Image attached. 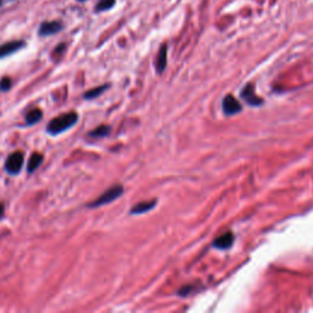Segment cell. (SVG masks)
Segmentation results:
<instances>
[{
  "instance_id": "7",
  "label": "cell",
  "mask_w": 313,
  "mask_h": 313,
  "mask_svg": "<svg viewBox=\"0 0 313 313\" xmlns=\"http://www.w3.org/2000/svg\"><path fill=\"white\" fill-rule=\"evenodd\" d=\"M232 242H234V235L232 232H226V234L220 236V238H216L213 242V246L216 247V248L226 250L232 245Z\"/></svg>"
},
{
  "instance_id": "3",
  "label": "cell",
  "mask_w": 313,
  "mask_h": 313,
  "mask_svg": "<svg viewBox=\"0 0 313 313\" xmlns=\"http://www.w3.org/2000/svg\"><path fill=\"white\" fill-rule=\"evenodd\" d=\"M24 163V152H14L6 158L5 160L4 168L6 170V172H9L10 175H18L20 174V172L22 170Z\"/></svg>"
},
{
  "instance_id": "8",
  "label": "cell",
  "mask_w": 313,
  "mask_h": 313,
  "mask_svg": "<svg viewBox=\"0 0 313 313\" xmlns=\"http://www.w3.org/2000/svg\"><path fill=\"white\" fill-rule=\"evenodd\" d=\"M62 28V24L53 21V22H44L40 26V36H50L59 32Z\"/></svg>"
},
{
  "instance_id": "12",
  "label": "cell",
  "mask_w": 313,
  "mask_h": 313,
  "mask_svg": "<svg viewBox=\"0 0 313 313\" xmlns=\"http://www.w3.org/2000/svg\"><path fill=\"white\" fill-rule=\"evenodd\" d=\"M110 130L112 128L109 125H100L98 126L97 128H94V130L88 132L87 136L90 137V138H103V137H106L110 134Z\"/></svg>"
},
{
  "instance_id": "15",
  "label": "cell",
  "mask_w": 313,
  "mask_h": 313,
  "mask_svg": "<svg viewBox=\"0 0 313 313\" xmlns=\"http://www.w3.org/2000/svg\"><path fill=\"white\" fill-rule=\"evenodd\" d=\"M115 4V0H100L97 4L98 12H104V10L112 9Z\"/></svg>"
},
{
  "instance_id": "4",
  "label": "cell",
  "mask_w": 313,
  "mask_h": 313,
  "mask_svg": "<svg viewBox=\"0 0 313 313\" xmlns=\"http://www.w3.org/2000/svg\"><path fill=\"white\" fill-rule=\"evenodd\" d=\"M241 104L234 96H226L223 100V110L226 115H235L241 112Z\"/></svg>"
},
{
  "instance_id": "16",
  "label": "cell",
  "mask_w": 313,
  "mask_h": 313,
  "mask_svg": "<svg viewBox=\"0 0 313 313\" xmlns=\"http://www.w3.org/2000/svg\"><path fill=\"white\" fill-rule=\"evenodd\" d=\"M12 81L10 78H2V81H0V90L2 92H8V90H12Z\"/></svg>"
},
{
  "instance_id": "5",
  "label": "cell",
  "mask_w": 313,
  "mask_h": 313,
  "mask_svg": "<svg viewBox=\"0 0 313 313\" xmlns=\"http://www.w3.org/2000/svg\"><path fill=\"white\" fill-rule=\"evenodd\" d=\"M24 46V42H21V40H14V42H8L5 43V44L0 46V59L16 53V52L20 50Z\"/></svg>"
},
{
  "instance_id": "17",
  "label": "cell",
  "mask_w": 313,
  "mask_h": 313,
  "mask_svg": "<svg viewBox=\"0 0 313 313\" xmlns=\"http://www.w3.org/2000/svg\"><path fill=\"white\" fill-rule=\"evenodd\" d=\"M4 214H5V206H4V203H0V220L4 218Z\"/></svg>"
},
{
  "instance_id": "13",
  "label": "cell",
  "mask_w": 313,
  "mask_h": 313,
  "mask_svg": "<svg viewBox=\"0 0 313 313\" xmlns=\"http://www.w3.org/2000/svg\"><path fill=\"white\" fill-rule=\"evenodd\" d=\"M166 65V46H163L159 50L158 58H156V71L163 72Z\"/></svg>"
},
{
  "instance_id": "18",
  "label": "cell",
  "mask_w": 313,
  "mask_h": 313,
  "mask_svg": "<svg viewBox=\"0 0 313 313\" xmlns=\"http://www.w3.org/2000/svg\"><path fill=\"white\" fill-rule=\"evenodd\" d=\"M65 50V44H60L59 46H56V52H54V54H58V53H62V52Z\"/></svg>"
},
{
  "instance_id": "1",
  "label": "cell",
  "mask_w": 313,
  "mask_h": 313,
  "mask_svg": "<svg viewBox=\"0 0 313 313\" xmlns=\"http://www.w3.org/2000/svg\"><path fill=\"white\" fill-rule=\"evenodd\" d=\"M78 122V115L75 112H64V114H60L58 116L54 118L46 126V131L49 134L56 136V134H62L68 128H72L74 125H76Z\"/></svg>"
},
{
  "instance_id": "10",
  "label": "cell",
  "mask_w": 313,
  "mask_h": 313,
  "mask_svg": "<svg viewBox=\"0 0 313 313\" xmlns=\"http://www.w3.org/2000/svg\"><path fill=\"white\" fill-rule=\"evenodd\" d=\"M43 118V112L40 110V108H34L32 110H30L26 114V118H24V122H26L27 126H32L36 125L37 122H40Z\"/></svg>"
},
{
  "instance_id": "11",
  "label": "cell",
  "mask_w": 313,
  "mask_h": 313,
  "mask_svg": "<svg viewBox=\"0 0 313 313\" xmlns=\"http://www.w3.org/2000/svg\"><path fill=\"white\" fill-rule=\"evenodd\" d=\"M156 201V200H152V201H146V202H141V203H137L136 206L130 210V214H142L148 212L152 208H154Z\"/></svg>"
},
{
  "instance_id": "6",
  "label": "cell",
  "mask_w": 313,
  "mask_h": 313,
  "mask_svg": "<svg viewBox=\"0 0 313 313\" xmlns=\"http://www.w3.org/2000/svg\"><path fill=\"white\" fill-rule=\"evenodd\" d=\"M241 96H242L244 100H245L247 103L251 104V106H260V104L263 103L262 100L254 93V84H247L245 88H244L242 93H241Z\"/></svg>"
},
{
  "instance_id": "19",
  "label": "cell",
  "mask_w": 313,
  "mask_h": 313,
  "mask_svg": "<svg viewBox=\"0 0 313 313\" xmlns=\"http://www.w3.org/2000/svg\"><path fill=\"white\" fill-rule=\"evenodd\" d=\"M81 2H84V0H81Z\"/></svg>"
},
{
  "instance_id": "2",
  "label": "cell",
  "mask_w": 313,
  "mask_h": 313,
  "mask_svg": "<svg viewBox=\"0 0 313 313\" xmlns=\"http://www.w3.org/2000/svg\"><path fill=\"white\" fill-rule=\"evenodd\" d=\"M124 194V188L122 185H114L110 188H108L106 192L100 194L97 200H94L93 202H90L87 204L88 208H98L102 207L104 204H108V203L114 202L115 200L119 198L120 196Z\"/></svg>"
},
{
  "instance_id": "14",
  "label": "cell",
  "mask_w": 313,
  "mask_h": 313,
  "mask_svg": "<svg viewBox=\"0 0 313 313\" xmlns=\"http://www.w3.org/2000/svg\"><path fill=\"white\" fill-rule=\"evenodd\" d=\"M108 88H109V84H103V86H98V87H96V88L90 90H88V92L84 93V100H94V98L100 97L102 93L106 92V90H108Z\"/></svg>"
},
{
  "instance_id": "9",
  "label": "cell",
  "mask_w": 313,
  "mask_h": 313,
  "mask_svg": "<svg viewBox=\"0 0 313 313\" xmlns=\"http://www.w3.org/2000/svg\"><path fill=\"white\" fill-rule=\"evenodd\" d=\"M43 160H44V156H43L42 153H38V152L34 153V154L31 156V158H30L28 164H27V172H28L30 174L34 172L36 170L42 166Z\"/></svg>"
}]
</instances>
